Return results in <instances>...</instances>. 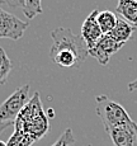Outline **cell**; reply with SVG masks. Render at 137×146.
Returning a JSON list of instances; mask_svg holds the SVG:
<instances>
[{
	"instance_id": "8fae6325",
	"label": "cell",
	"mask_w": 137,
	"mask_h": 146,
	"mask_svg": "<svg viewBox=\"0 0 137 146\" xmlns=\"http://www.w3.org/2000/svg\"><path fill=\"white\" fill-rule=\"evenodd\" d=\"M50 55H51L52 60L60 67H76L77 65H80L77 56L69 50H60V51H56Z\"/></svg>"
},
{
	"instance_id": "ba28073f",
	"label": "cell",
	"mask_w": 137,
	"mask_h": 146,
	"mask_svg": "<svg viewBox=\"0 0 137 146\" xmlns=\"http://www.w3.org/2000/svg\"><path fill=\"white\" fill-rule=\"evenodd\" d=\"M98 13H99V10H97V9L93 10V12L86 17V19L84 21V23L81 26V33H80V36H81L83 40L85 41L88 50L93 48L97 44V42L100 40V37L103 36L102 31H100V28H99V24H98V22H97Z\"/></svg>"
},
{
	"instance_id": "6da1fadb",
	"label": "cell",
	"mask_w": 137,
	"mask_h": 146,
	"mask_svg": "<svg viewBox=\"0 0 137 146\" xmlns=\"http://www.w3.org/2000/svg\"><path fill=\"white\" fill-rule=\"evenodd\" d=\"M14 131L29 135L36 141L50 131L48 117L43 111L38 92H36L34 95L18 114L14 122Z\"/></svg>"
},
{
	"instance_id": "52a82bcc",
	"label": "cell",
	"mask_w": 137,
	"mask_h": 146,
	"mask_svg": "<svg viewBox=\"0 0 137 146\" xmlns=\"http://www.w3.org/2000/svg\"><path fill=\"white\" fill-rule=\"evenodd\" d=\"M107 132L114 146H133L137 140V123L132 121L127 125L111 128Z\"/></svg>"
},
{
	"instance_id": "4fadbf2b",
	"label": "cell",
	"mask_w": 137,
	"mask_h": 146,
	"mask_svg": "<svg viewBox=\"0 0 137 146\" xmlns=\"http://www.w3.org/2000/svg\"><path fill=\"white\" fill-rule=\"evenodd\" d=\"M12 69H13L12 61L8 57L4 48L0 47V84H1V85L5 84V81L8 79V75L10 74Z\"/></svg>"
},
{
	"instance_id": "d6986e66",
	"label": "cell",
	"mask_w": 137,
	"mask_h": 146,
	"mask_svg": "<svg viewBox=\"0 0 137 146\" xmlns=\"http://www.w3.org/2000/svg\"><path fill=\"white\" fill-rule=\"evenodd\" d=\"M47 116H48L50 118H54V111H52V109H50L48 113H47Z\"/></svg>"
},
{
	"instance_id": "5b68a950",
	"label": "cell",
	"mask_w": 137,
	"mask_h": 146,
	"mask_svg": "<svg viewBox=\"0 0 137 146\" xmlns=\"http://www.w3.org/2000/svg\"><path fill=\"white\" fill-rule=\"evenodd\" d=\"M27 28V22H23L14 14L0 8V38H9L13 41L21 40Z\"/></svg>"
},
{
	"instance_id": "3957f363",
	"label": "cell",
	"mask_w": 137,
	"mask_h": 146,
	"mask_svg": "<svg viewBox=\"0 0 137 146\" xmlns=\"http://www.w3.org/2000/svg\"><path fill=\"white\" fill-rule=\"evenodd\" d=\"M95 102L97 113L99 118L102 119L105 131L132 122V118L123 107L114 100L109 99L107 95H98L95 98Z\"/></svg>"
},
{
	"instance_id": "7a4b0ae2",
	"label": "cell",
	"mask_w": 137,
	"mask_h": 146,
	"mask_svg": "<svg viewBox=\"0 0 137 146\" xmlns=\"http://www.w3.org/2000/svg\"><path fill=\"white\" fill-rule=\"evenodd\" d=\"M52 37V46L50 50V53H54L60 50H69L74 52L77 56L80 64L85 61V58L89 56L88 47H86L85 41L83 40L81 36L74 35L70 28L66 27H58L51 32Z\"/></svg>"
},
{
	"instance_id": "5bb4252c",
	"label": "cell",
	"mask_w": 137,
	"mask_h": 146,
	"mask_svg": "<svg viewBox=\"0 0 137 146\" xmlns=\"http://www.w3.org/2000/svg\"><path fill=\"white\" fill-rule=\"evenodd\" d=\"M23 13L28 19H33L38 14H42V0H24Z\"/></svg>"
},
{
	"instance_id": "ffe728a7",
	"label": "cell",
	"mask_w": 137,
	"mask_h": 146,
	"mask_svg": "<svg viewBox=\"0 0 137 146\" xmlns=\"http://www.w3.org/2000/svg\"><path fill=\"white\" fill-rule=\"evenodd\" d=\"M0 146H8V145H7V142H4V141L0 140Z\"/></svg>"
},
{
	"instance_id": "9a60e30c",
	"label": "cell",
	"mask_w": 137,
	"mask_h": 146,
	"mask_svg": "<svg viewBox=\"0 0 137 146\" xmlns=\"http://www.w3.org/2000/svg\"><path fill=\"white\" fill-rule=\"evenodd\" d=\"M36 140L32 139L29 135L19 132V131H14V133L10 136L9 141L7 142L8 146H30L34 144Z\"/></svg>"
},
{
	"instance_id": "2e32d148",
	"label": "cell",
	"mask_w": 137,
	"mask_h": 146,
	"mask_svg": "<svg viewBox=\"0 0 137 146\" xmlns=\"http://www.w3.org/2000/svg\"><path fill=\"white\" fill-rule=\"evenodd\" d=\"M74 142H75V139H74V135H72V131L68 128V130L64 131V133L60 136V139L52 146H70Z\"/></svg>"
},
{
	"instance_id": "44dd1931",
	"label": "cell",
	"mask_w": 137,
	"mask_h": 146,
	"mask_svg": "<svg viewBox=\"0 0 137 146\" xmlns=\"http://www.w3.org/2000/svg\"><path fill=\"white\" fill-rule=\"evenodd\" d=\"M1 4H4V1H3V0H0V5H1Z\"/></svg>"
},
{
	"instance_id": "7402d4cb",
	"label": "cell",
	"mask_w": 137,
	"mask_h": 146,
	"mask_svg": "<svg viewBox=\"0 0 137 146\" xmlns=\"http://www.w3.org/2000/svg\"><path fill=\"white\" fill-rule=\"evenodd\" d=\"M133 146H137V140H136V141H135V145H133Z\"/></svg>"
},
{
	"instance_id": "e0dca14e",
	"label": "cell",
	"mask_w": 137,
	"mask_h": 146,
	"mask_svg": "<svg viewBox=\"0 0 137 146\" xmlns=\"http://www.w3.org/2000/svg\"><path fill=\"white\" fill-rule=\"evenodd\" d=\"M3 1L7 3L12 8H22L23 9L24 7V0H3Z\"/></svg>"
},
{
	"instance_id": "277c9868",
	"label": "cell",
	"mask_w": 137,
	"mask_h": 146,
	"mask_svg": "<svg viewBox=\"0 0 137 146\" xmlns=\"http://www.w3.org/2000/svg\"><path fill=\"white\" fill-rule=\"evenodd\" d=\"M29 85L26 84L22 88L17 89L0 104V127L3 130H5L8 126L14 125L18 114L29 102Z\"/></svg>"
},
{
	"instance_id": "8992f818",
	"label": "cell",
	"mask_w": 137,
	"mask_h": 146,
	"mask_svg": "<svg viewBox=\"0 0 137 146\" xmlns=\"http://www.w3.org/2000/svg\"><path fill=\"white\" fill-rule=\"evenodd\" d=\"M123 47V44L119 42L114 41L113 38H111L108 35H103L100 37V40L97 42V44L93 48L88 50L89 56L94 57L100 65H107L111 60V56L113 53L118 52L119 50Z\"/></svg>"
},
{
	"instance_id": "ac0fdd59",
	"label": "cell",
	"mask_w": 137,
	"mask_h": 146,
	"mask_svg": "<svg viewBox=\"0 0 137 146\" xmlns=\"http://www.w3.org/2000/svg\"><path fill=\"white\" fill-rule=\"evenodd\" d=\"M128 90H130V92L137 90V79H136V80H133L132 83L128 84Z\"/></svg>"
},
{
	"instance_id": "7c38bea8",
	"label": "cell",
	"mask_w": 137,
	"mask_h": 146,
	"mask_svg": "<svg viewBox=\"0 0 137 146\" xmlns=\"http://www.w3.org/2000/svg\"><path fill=\"white\" fill-rule=\"evenodd\" d=\"M117 21H118V18H117L116 13L111 12V10H102L97 15V22L103 35H108L116 27Z\"/></svg>"
},
{
	"instance_id": "9c48e42d",
	"label": "cell",
	"mask_w": 137,
	"mask_h": 146,
	"mask_svg": "<svg viewBox=\"0 0 137 146\" xmlns=\"http://www.w3.org/2000/svg\"><path fill=\"white\" fill-rule=\"evenodd\" d=\"M116 13L119 14L124 22L137 28V0H118Z\"/></svg>"
},
{
	"instance_id": "30bf717a",
	"label": "cell",
	"mask_w": 137,
	"mask_h": 146,
	"mask_svg": "<svg viewBox=\"0 0 137 146\" xmlns=\"http://www.w3.org/2000/svg\"><path fill=\"white\" fill-rule=\"evenodd\" d=\"M133 31H135V27H132L131 24H128L127 22L123 21V19H118L116 27L108 33V36H109L111 38H113L114 41L124 44L126 42L130 41L131 38H132Z\"/></svg>"
}]
</instances>
